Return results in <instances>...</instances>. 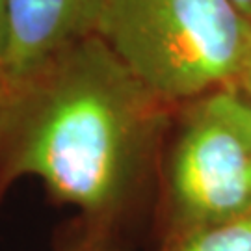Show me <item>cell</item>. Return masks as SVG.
Listing matches in <instances>:
<instances>
[{
  "label": "cell",
  "instance_id": "obj_1",
  "mask_svg": "<svg viewBox=\"0 0 251 251\" xmlns=\"http://www.w3.org/2000/svg\"><path fill=\"white\" fill-rule=\"evenodd\" d=\"M173 112L86 37L0 95V196L36 177L108 229L158 173Z\"/></svg>",
  "mask_w": 251,
  "mask_h": 251
},
{
  "label": "cell",
  "instance_id": "obj_3",
  "mask_svg": "<svg viewBox=\"0 0 251 251\" xmlns=\"http://www.w3.org/2000/svg\"><path fill=\"white\" fill-rule=\"evenodd\" d=\"M158 177L171 234L251 212V104L236 86L175 108Z\"/></svg>",
  "mask_w": 251,
  "mask_h": 251
},
{
  "label": "cell",
  "instance_id": "obj_4",
  "mask_svg": "<svg viewBox=\"0 0 251 251\" xmlns=\"http://www.w3.org/2000/svg\"><path fill=\"white\" fill-rule=\"evenodd\" d=\"M104 0H2L0 95L82 39L95 36Z\"/></svg>",
  "mask_w": 251,
  "mask_h": 251
},
{
  "label": "cell",
  "instance_id": "obj_9",
  "mask_svg": "<svg viewBox=\"0 0 251 251\" xmlns=\"http://www.w3.org/2000/svg\"><path fill=\"white\" fill-rule=\"evenodd\" d=\"M0 13H2V0H0Z\"/></svg>",
  "mask_w": 251,
  "mask_h": 251
},
{
  "label": "cell",
  "instance_id": "obj_7",
  "mask_svg": "<svg viewBox=\"0 0 251 251\" xmlns=\"http://www.w3.org/2000/svg\"><path fill=\"white\" fill-rule=\"evenodd\" d=\"M236 88L240 90V93L250 100V104H251V63L248 65V69H246V73L242 75V78H240Z\"/></svg>",
  "mask_w": 251,
  "mask_h": 251
},
{
  "label": "cell",
  "instance_id": "obj_5",
  "mask_svg": "<svg viewBox=\"0 0 251 251\" xmlns=\"http://www.w3.org/2000/svg\"><path fill=\"white\" fill-rule=\"evenodd\" d=\"M164 251H251V212L170 236Z\"/></svg>",
  "mask_w": 251,
  "mask_h": 251
},
{
  "label": "cell",
  "instance_id": "obj_8",
  "mask_svg": "<svg viewBox=\"0 0 251 251\" xmlns=\"http://www.w3.org/2000/svg\"><path fill=\"white\" fill-rule=\"evenodd\" d=\"M233 2L242 9L246 15H250L251 17V0H233Z\"/></svg>",
  "mask_w": 251,
  "mask_h": 251
},
{
  "label": "cell",
  "instance_id": "obj_2",
  "mask_svg": "<svg viewBox=\"0 0 251 251\" xmlns=\"http://www.w3.org/2000/svg\"><path fill=\"white\" fill-rule=\"evenodd\" d=\"M95 36L173 108L238 86L251 63V17L233 0H104Z\"/></svg>",
  "mask_w": 251,
  "mask_h": 251
},
{
  "label": "cell",
  "instance_id": "obj_6",
  "mask_svg": "<svg viewBox=\"0 0 251 251\" xmlns=\"http://www.w3.org/2000/svg\"><path fill=\"white\" fill-rule=\"evenodd\" d=\"M69 251H112L108 248L106 240V227H97L93 225L91 231L86 234V238L78 242V246H75Z\"/></svg>",
  "mask_w": 251,
  "mask_h": 251
}]
</instances>
